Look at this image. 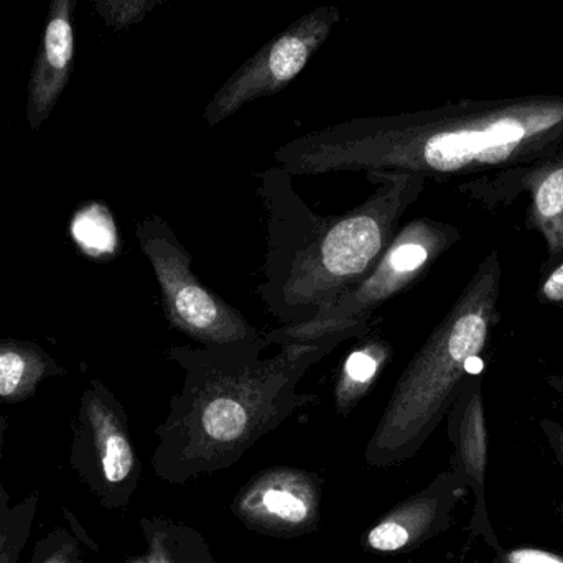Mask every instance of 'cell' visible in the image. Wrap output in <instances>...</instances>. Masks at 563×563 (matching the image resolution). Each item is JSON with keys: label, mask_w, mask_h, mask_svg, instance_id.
I'll return each instance as SVG.
<instances>
[{"label": "cell", "mask_w": 563, "mask_h": 563, "mask_svg": "<svg viewBox=\"0 0 563 563\" xmlns=\"http://www.w3.org/2000/svg\"><path fill=\"white\" fill-rule=\"evenodd\" d=\"M562 144L563 96L531 95L353 122L288 142L274 157L291 177L377 170L440 180L518 167Z\"/></svg>", "instance_id": "obj_1"}, {"label": "cell", "mask_w": 563, "mask_h": 563, "mask_svg": "<svg viewBox=\"0 0 563 563\" xmlns=\"http://www.w3.org/2000/svg\"><path fill=\"white\" fill-rule=\"evenodd\" d=\"M344 341L330 336L282 344L267 357L266 338L227 346H172L165 356L181 367L184 384L154 432L155 476L181 486L236 465L290 417L320 404V396L300 393L298 384Z\"/></svg>", "instance_id": "obj_2"}, {"label": "cell", "mask_w": 563, "mask_h": 563, "mask_svg": "<svg viewBox=\"0 0 563 563\" xmlns=\"http://www.w3.org/2000/svg\"><path fill=\"white\" fill-rule=\"evenodd\" d=\"M501 256L492 251L394 384L364 450L367 465L387 468L413 459L445 419L465 377L482 373L483 353L501 320Z\"/></svg>", "instance_id": "obj_3"}, {"label": "cell", "mask_w": 563, "mask_h": 563, "mask_svg": "<svg viewBox=\"0 0 563 563\" xmlns=\"http://www.w3.org/2000/svg\"><path fill=\"white\" fill-rule=\"evenodd\" d=\"M369 195L346 213L321 218L305 253L271 297L266 310L282 324L310 321L338 295L374 269L422 197L429 178L400 172H366Z\"/></svg>", "instance_id": "obj_4"}, {"label": "cell", "mask_w": 563, "mask_h": 563, "mask_svg": "<svg viewBox=\"0 0 563 563\" xmlns=\"http://www.w3.org/2000/svg\"><path fill=\"white\" fill-rule=\"evenodd\" d=\"M462 236L455 224L432 218H416L402 224L389 250L364 279L338 295L310 321L282 324L264 333V338L271 346L311 343L330 336L363 338L377 327V310L413 287Z\"/></svg>", "instance_id": "obj_5"}, {"label": "cell", "mask_w": 563, "mask_h": 563, "mask_svg": "<svg viewBox=\"0 0 563 563\" xmlns=\"http://www.w3.org/2000/svg\"><path fill=\"white\" fill-rule=\"evenodd\" d=\"M135 238L151 263L161 288L167 323L197 344L227 346L264 340L240 310L210 290L195 274L194 256L165 218L151 214L139 221Z\"/></svg>", "instance_id": "obj_6"}, {"label": "cell", "mask_w": 563, "mask_h": 563, "mask_svg": "<svg viewBox=\"0 0 563 563\" xmlns=\"http://www.w3.org/2000/svg\"><path fill=\"white\" fill-rule=\"evenodd\" d=\"M69 466L108 511H124L142 479L128 412L102 380H89L73 422Z\"/></svg>", "instance_id": "obj_7"}, {"label": "cell", "mask_w": 563, "mask_h": 563, "mask_svg": "<svg viewBox=\"0 0 563 563\" xmlns=\"http://www.w3.org/2000/svg\"><path fill=\"white\" fill-rule=\"evenodd\" d=\"M338 22V9L323 7L301 16L274 42L244 63L205 109V121L217 125L254 99L277 95L294 81Z\"/></svg>", "instance_id": "obj_8"}, {"label": "cell", "mask_w": 563, "mask_h": 563, "mask_svg": "<svg viewBox=\"0 0 563 563\" xmlns=\"http://www.w3.org/2000/svg\"><path fill=\"white\" fill-rule=\"evenodd\" d=\"M324 479L295 466H271L247 479L231 503L234 518L256 534L298 539L320 529Z\"/></svg>", "instance_id": "obj_9"}, {"label": "cell", "mask_w": 563, "mask_h": 563, "mask_svg": "<svg viewBox=\"0 0 563 563\" xmlns=\"http://www.w3.org/2000/svg\"><path fill=\"white\" fill-rule=\"evenodd\" d=\"M459 194L495 211L528 195L526 224L541 234L548 250L542 267L563 254V144L518 167L478 175L459 185Z\"/></svg>", "instance_id": "obj_10"}, {"label": "cell", "mask_w": 563, "mask_h": 563, "mask_svg": "<svg viewBox=\"0 0 563 563\" xmlns=\"http://www.w3.org/2000/svg\"><path fill=\"white\" fill-rule=\"evenodd\" d=\"M466 486L452 468L377 519L361 539L374 555L410 554L445 532Z\"/></svg>", "instance_id": "obj_11"}, {"label": "cell", "mask_w": 563, "mask_h": 563, "mask_svg": "<svg viewBox=\"0 0 563 563\" xmlns=\"http://www.w3.org/2000/svg\"><path fill=\"white\" fill-rule=\"evenodd\" d=\"M445 419L449 439L455 450L450 468L475 496L472 529L475 534L483 536L493 549L499 551L486 506L489 440L482 373L468 374L465 377Z\"/></svg>", "instance_id": "obj_12"}, {"label": "cell", "mask_w": 563, "mask_h": 563, "mask_svg": "<svg viewBox=\"0 0 563 563\" xmlns=\"http://www.w3.org/2000/svg\"><path fill=\"white\" fill-rule=\"evenodd\" d=\"M78 0H49L45 29L26 86L25 119L38 131L68 88L75 68V12Z\"/></svg>", "instance_id": "obj_13"}, {"label": "cell", "mask_w": 563, "mask_h": 563, "mask_svg": "<svg viewBox=\"0 0 563 563\" xmlns=\"http://www.w3.org/2000/svg\"><path fill=\"white\" fill-rule=\"evenodd\" d=\"M394 347L389 340L377 333L376 328L363 338L347 354L338 371L333 386L336 413L343 419L350 417L379 379L387 364L393 360Z\"/></svg>", "instance_id": "obj_14"}, {"label": "cell", "mask_w": 563, "mask_h": 563, "mask_svg": "<svg viewBox=\"0 0 563 563\" xmlns=\"http://www.w3.org/2000/svg\"><path fill=\"white\" fill-rule=\"evenodd\" d=\"M66 376V369L33 341L0 340V402L22 404L32 399L40 384Z\"/></svg>", "instance_id": "obj_15"}, {"label": "cell", "mask_w": 563, "mask_h": 563, "mask_svg": "<svg viewBox=\"0 0 563 563\" xmlns=\"http://www.w3.org/2000/svg\"><path fill=\"white\" fill-rule=\"evenodd\" d=\"M139 529L145 551L124 563H218L207 539L191 526L154 515L139 519Z\"/></svg>", "instance_id": "obj_16"}, {"label": "cell", "mask_w": 563, "mask_h": 563, "mask_svg": "<svg viewBox=\"0 0 563 563\" xmlns=\"http://www.w3.org/2000/svg\"><path fill=\"white\" fill-rule=\"evenodd\" d=\"M65 516L69 525L56 526L36 541L26 563H89L86 561L85 548L98 551V545L66 509Z\"/></svg>", "instance_id": "obj_17"}, {"label": "cell", "mask_w": 563, "mask_h": 563, "mask_svg": "<svg viewBox=\"0 0 563 563\" xmlns=\"http://www.w3.org/2000/svg\"><path fill=\"white\" fill-rule=\"evenodd\" d=\"M38 505V495L32 493L0 516V563H19L32 536Z\"/></svg>", "instance_id": "obj_18"}, {"label": "cell", "mask_w": 563, "mask_h": 563, "mask_svg": "<svg viewBox=\"0 0 563 563\" xmlns=\"http://www.w3.org/2000/svg\"><path fill=\"white\" fill-rule=\"evenodd\" d=\"M75 221L92 230V233L91 231H71L73 240L82 253L95 260L114 256L119 243L118 231L108 208L98 203L89 205L85 210L76 213Z\"/></svg>", "instance_id": "obj_19"}, {"label": "cell", "mask_w": 563, "mask_h": 563, "mask_svg": "<svg viewBox=\"0 0 563 563\" xmlns=\"http://www.w3.org/2000/svg\"><path fill=\"white\" fill-rule=\"evenodd\" d=\"M536 297L542 305L563 311V254L554 263L541 267V280Z\"/></svg>", "instance_id": "obj_20"}, {"label": "cell", "mask_w": 563, "mask_h": 563, "mask_svg": "<svg viewBox=\"0 0 563 563\" xmlns=\"http://www.w3.org/2000/svg\"><path fill=\"white\" fill-rule=\"evenodd\" d=\"M495 563H563V554L542 549H512L505 552Z\"/></svg>", "instance_id": "obj_21"}, {"label": "cell", "mask_w": 563, "mask_h": 563, "mask_svg": "<svg viewBox=\"0 0 563 563\" xmlns=\"http://www.w3.org/2000/svg\"><path fill=\"white\" fill-rule=\"evenodd\" d=\"M539 427H541L549 446L554 452L555 459L563 466V426L555 422V420L541 419L539 420Z\"/></svg>", "instance_id": "obj_22"}, {"label": "cell", "mask_w": 563, "mask_h": 563, "mask_svg": "<svg viewBox=\"0 0 563 563\" xmlns=\"http://www.w3.org/2000/svg\"><path fill=\"white\" fill-rule=\"evenodd\" d=\"M7 433V419L0 410V456H2L3 442H5ZM10 495L7 489L3 488L2 482H0V516L10 509Z\"/></svg>", "instance_id": "obj_23"}]
</instances>
